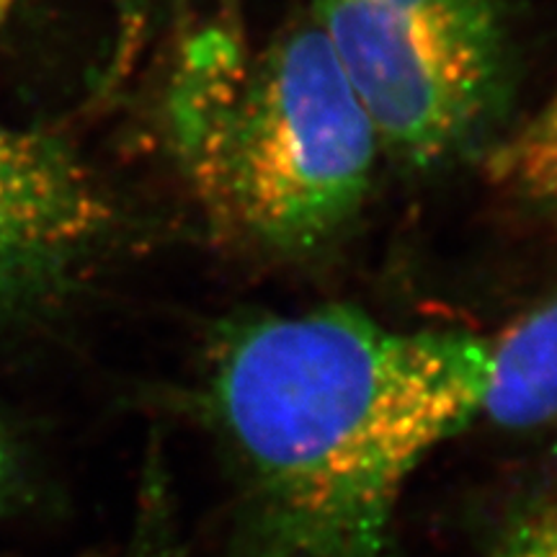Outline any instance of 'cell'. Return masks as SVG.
<instances>
[{"instance_id": "obj_1", "label": "cell", "mask_w": 557, "mask_h": 557, "mask_svg": "<svg viewBox=\"0 0 557 557\" xmlns=\"http://www.w3.org/2000/svg\"><path fill=\"white\" fill-rule=\"evenodd\" d=\"M487 336L351 305L230 320L201 408L233 480L222 557H393L403 493L480 421Z\"/></svg>"}, {"instance_id": "obj_2", "label": "cell", "mask_w": 557, "mask_h": 557, "mask_svg": "<svg viewBox=\"0 0 557 557\" xmlns=\"http://www.w3.org/2000/svg\"><path fill=\"white\" fill-rule=\"evenodd\" d=\"M165 122L212 233L267 259H308L344 238L382 156L312 16L256 50L225 26L191 34Z\"/></svg>"}, {"instance_id": "obj_3", "label": "cell", "mask_w": 557, "mask_h": 557, "mask_svg": "<svg viewBox=\"0 0 557 557\" xmlns=\"http://www.w3.org/2000/svg\"><path fill=\"white\" fill-rule=\"evenodd\" d=\"M382 156L434 169L459 156L496 114L504 75L475 65L382 0H312Z\"/></svg>"}, {"instance_id": "obj_4", "label": "cell", "mask_w": 557, "mask_h": 557, "mask_svg": "<svg viewBox=\"0 0 557 557\" xmlns=\"http://www.w3.org/2000/svg\"><path fill=\"white\" fill-rule=\"evenodd\" d=\"M114 230L111 194L73 143L0 122V318L60 299Z\"/></svg>"}, {"instance_id": "obj_5", "label": "cell", "mask_w": 557, "mask_h": 557, "mask_svg": "<svg viewBox=\"0 0 557 557\" xmlns=\"http://www.w3.org/2000/svg\"><path fill=\"white\" fill-rule=\"evenodd\" d=\"M480 421L508 431L557 423V292L487 336Z\"/></svg>"}, {"instance_id": "obj_6", "label": "cell", "mask_w": 557, "mask_h": 557, "mask_svg": "<svg viewBox=\"0 0 557 557\" xmlns=\"http://www.w3.org/2000/svg\"><path fill=\"white\" fill-rule=\"evenodd\" d=\"M475 65L504 75L506 29L498 0H382Z\"/></svg>"}, {"instance_id": "obj_7", "label": "cell", "mask_w": 557, "mask_h": 557, "mask_svg": "<svg viewBox=\"0 0 557 557\" xmlns=\"http://www.w3.org/2000/svg\"><path fill=\"white\" fill-rule=\"evenodd\" d=\"M498 186L537 212L557 218V94L487 158Z\"/></svg>"}, {"instance_id": "obj_8", "label": "cell", "mask_w": 557, "mask_h": 557, "mask_svg": "<svg viewBox=\"0 0 557 557\" xmlns=\"http://www.w3.org/2000/svg\"><path fill=\"white\" fill-rule=\"evenodd\" d=\"M491 557H557V496L529 506L513 519Z\"/></svg>"}, {"instance_id": "obj_9", "label": "cell", "mask_w": 557, "mask_h": 557, "mask_svg": "<svg viewBox=\"0 0 557 557\" xmlns=\"http://www.w3.org/2000/svg\"><path fill=\"white\" fill-rule=\"evenodd\" d=\"M24 457L16 438L0 423V517L11 511L24 491Z\"/></svg>"}, {"instance_id": "obj_10", "label": "cell", "mask_w": 557, "mask_h": 557, "mask_svg": "<svg viewBox=\"0 0 557 557\" xmlns=\"http://www.w3.org/2000/svg\"><path fill=\"white\" fill-rule=\"evenodd\" d=\"M158 0H111L116 21H120L122 54H127L137 45L150 24V13Z\"/></svg>"}]
</instances>
